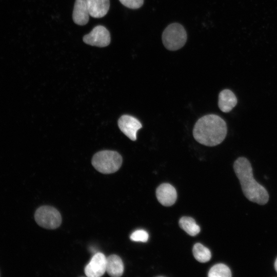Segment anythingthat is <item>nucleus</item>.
Here are the masks:
<instances>
[{
  "mask_svg": "<svg viewBox=\"0 0 277 277\" xmlns=\"http://www.w3.org/2000/svg\"><path fill=\"white\" fill-rule=\"evenodd\" d=\"M227 125L220 116L210 114L199 118L194 125L193 135L199 143L207 146H215L225 139Z\"/></svg>",
  "mask_w": 277,
  "mask_h": 277,
  "instance_id": "nucleus-1",
  "label": "nucleus"
},
{
  "mask_svg": "<svg viewBox=\"0 0 277 277\" xmlns=\"http://www.w3.org/2000/svg\"><path fill=\"white\" fill-rule=\"evenodd\" d=\"M233 169L247 199L260 205L266 204L269 194L266 189L254 179L249 161L245 157H239L234 163Z\"/></svg>",
  "mask_w": 277,
  "mask_h": 277,
  "instance_id": "nucleus-2",
  "label": "nucleus"
},
{
  "mask_svg": "<svg viewBox=\"0 0 277 277\" xmlns=\"http://www.w3.org/2000/svg\"><path fill=\"white\" fill-rule=\"evenodd\" d=\"M122 164V157L116 151L103 150L95 153L92 159L94 168L104 174L117 171Z\"/></svg>",
  "mask_w": 277,
  "mask_h": 277,
  "instance_id": "nucleus-3",
  "label": "nucleus"
},
{
  "mask_svg": "<svg viewBox=\"0 0 277 277\" xmlns=\"http://www.w3.org/2000/svg\"><path fill=\"white\" fill-rule=\"evenodd\" d=\"M162 38L163 45L167 49L175 51L184 46L187 35L185 29L181 24L173 23L164 29Z\"/></svg>",
  "mask_w": 277,
  "mask_h": 277,
  "instance_id": "nucleus-4",
  "label": "nucleus"
},
{
  "mask_svg": "<svg viewBox=\"0 0 277 277\" xmlns=\"http://www.w3.org/2000/svg\"><path fill=\"white\" fill-rule=\"evenodd\" d=\"M36 223L41 227L48 229H55L62 223L60 212L50 206H42L38 208L34 213Z\"/></svg>",
  "mask_w": 277,
  "mask_h": 277,
  "instance_id": "nucleus-5",
  "label": "nucleus"
},
{
  "mask_svg": "<svg viewBox=\"0 0 277 277\" xmlns=\"http://www.w3.org/2000/svg\"><path fill=\"white\" fill-rule=\"evenodd\" d=\"M83 42L86 44L99 47H105L110 44L111 38L108 29L103 26L98 25L91 31L84 36Z\"/></svg>",
  "mask_w": 277,
  "mask_h": 277,
  "instance_id": "nucleus-6",
  "label": "nucleus"
},
{
  "mask_svg": "<svg viewBox=\"0 0 277 277\" xmlns=\"http://www.w3.org/2000/svg\"><path fill=\"white\" fill-rule=\"evenodd\" d=\"M118 126L121 131L133 141L136 140L137 131L142 127V124L136 118L127 114L120 117Z\"/></svg>",
  "mask_w": 277,
  "mask_h": 277,
  "instance_id": "nucleus-7",
  "label": "nucleus"
},
{
  "mask_svg": "<svg viewBox=\"0 0 277 277\" xmlns=\"http://www.w3.org/2000/svg\"><path fill=\"white\" fill-rule=\"evenodd\" d=\"M107 258L101 253H95L85 268V273L88 277H100L106 271Z\"/></svg>",
  "mask_w": 277,
  "mask_h": 277,
  "instance_id": "nucleus-8",
  "label": "nucleus"
},
{
  "mask_svg": "<svg viewBox=\"0 0 277 277\" xmlns=\"http://www.w3.org/2000/svg\"><path fill=\"white\" fill-rule=\"evenodd\" d=\"M158 201L163 206L173 205L177 199V192L174 187L168 183L160 185L156 190Z\"/></svg>",
  "mask_w": 277,
  "mask_h": 277,
  "instance_id": "nucleus-9",
  "label": "nucleus"
},
{
  "mask_svg": "<svg viewBox=\"0 0 277 277\" xmlns=\"http://www.w3.org/2000/svg\"><path fill=\"white\" fill-rule=\"evenodd\" d=\"M89 13L86 0H75L72 13V19L75 24L83 26L89 21Z\"/></svg>",
  "mask_w": 277,
  "mask_h": 277,
  "instance_id": "nucleus-10",
  "label": "nucleus"
},
{
  "mask_svg": "<svg viewBox=\"0 0 277 277\" xmlns=\"http://www.w3.org/2000/svg\"><path fill=\"white\" fill-rule=\"evenodd\" d=\"M89 14L94 18L104 17L108 12L109 0H86Z\"/></svg>",
  "mask_w": 277,
  "mask_h": 277,
  "instance_id": "nucleus-11",
  "label": "nucleus"
},
{
  "mask_svg": "<svg viewBox=\"0 0 277 277\" xmlns=\"http://www.w3.org/2000/svg\"><path fill=\"white\" fill-rule=\"evenodd\" d=\"M237 98L231 90L224 89L219 95L218 106L224 112H230L236 105Z\"/></svg>",
  "mask_w": 277,
  "mask_h": 277,
  "instance_id": "nucleus-12",
  "label": "nucleus"
},
{
  "mask_svg": "<svg viewBox=\"0 0 277 277\" xmlns=\"http://www.w3.org/2000/svg\"><path fill=\"white\" fill-rule=\"evenodd\" d=\"M124 266L121 258L112 254L107 258L106 271L111 276L119 277L124 272Z\"/></svg>",
  "mask_w": 277,
  "mask_h": 277,
  "instance_id": "nucleus-13",
  "label": "nucleus"
},
{
  "mask_svg": "<svg viewBox=\"0 0 277 277\" xmlns=\"http://www.w3.org/2000/svg\"><path fill=\"white\" fill-rule=\"evenodd\" d=\"M180 227L191 236L197 235L200 231V228L195 220L188 216H183L179 221Z\"/></svg>",
  "mask_w": 277,
  "mask_h": 277,
  "instance_id": "nucleus-14",
  "label": "nucleus"
},
{
  "mask_svg": "<svg viewBox=\"0 0 277 277\" xmlns=\"http://www.w3.org/2000/svg\"><path fill=\"white\" fill-rule=\"evenodd\" d=\"M192 252L194 258L201 263H206L211 258L210 250L201 243H197L194 245Z\"/></svg>",
  "mask_w": 277,
  "mask_h": 277,
  "instance_id": "nucleus-15",
  "label": "nucleus"
},
{
  "mask_svg": "<svg viewBox=\"0 0 277 277\" xmlns=\"http://www.w3.org/2000/svg\"><path fill=\"white\" fill-rule=\"evenodd\" d=\"M208 276L209 277H230L231 272L227 266L219 263L213 265L210 269Z\"/></svg>",
  "mask_w": 277,
  "mask_h": 277,
  "instance_id": "nucleus-16",
  "label": "nucleus"
},
{
  "mask_svg": "<svg viewBox=\"0 0 277 277\" xmlns=\"http://www.w3.org/2000/svg\"><path fill=\"white\" fill-rule=\"evenodd\" d=\"M149 238L148 232L143 229L134 231L130 235V239L132 241L146 242Z\"/></svg>",
  "mask_w": 277,
  "mask_h": 277,
  "instance_id": "nucleus-17",
  "label": "nucleus"
},
{
  "mask_svg": "<svg viewBox=\"0 0 277 277\" xmlns=\"http://www.w3.org/2000/svg\"><path fill=\"white\" fill-rule=\"evenodd\" d=\"M121 3L125 7L132 9H136L141 7L144 4V0H119Z\"/></svg>",
  "mask_w": 277,
  "mask_h": 277,
  "instance_id": "nucleus-18",
  "label": "nucleus"
},
{
  "mask_svg": "<svg viewBox=\"0 0 277 277\" xmlns=\"http://www.w3.org/2000/svg\"><path fill=\"white\" fill-rule=\"evenodd\" d=\"M274 268H275V270L277 272V258L276 259L274 262Z\"/></svg>",
  "mask_w": 277,
  "mask_h": 277,
  "instance_id": "nucleus-19",
  "label": "nucleus"
}]
</instances>
